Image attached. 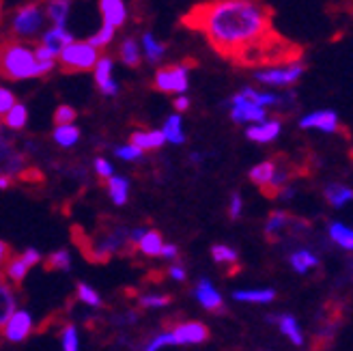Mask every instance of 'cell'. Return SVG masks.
<instances>
[{"mask_svg":"<svg viewBox=\"0 0 353 351\" xmlns=\"http://www.w3.org/2000/svg\"><path fill=\"white\" fill-rule=\"evenodd\" d=\"M0 15H3V0H0Z\"/></svg>","mask_w":353,"mask_h":351,"instance_id":"55","label":"cell"},{"mask_svg":"<svg viewBox=\"0 0 353 351\" xmlns=\"http://www.w3.org/2000/svg\"><path fill=\"white\" fill-rule=\"evenodd\" d=\"M164 138L172 145H183L185 142V134H183V123L179 115H170L164 123V130H162Z\"/></svg>","mask_w":353,"mask_h":351,"instance_id":"30","label":"cell"},{"mask_svg":"<svg viewBox=\"0 0 353 351\" xmlns=\"http://www.w3.org/2000/svg\"><path fill=\"white\" fill-rule=\"evenodd\" d=\"M54 142L60 147H73L80 140V130L76 125H58L54 130Z\"/></svg>","mask_w":353,"mask_h":351,"instance_id":"34","label":"cell"},{"mask_svg":"<svg viewBox=\"0 0 353 351\" xmlns=\"http://www.w3.org/2000/svg\"><path fill=\"white\" fill-rule=\"evenodd\" d=\"M168 276H170L172 280H176V282H183V280L187 278V274H185V267H183L181 263H174V265H170V267H168Z\"/></svg>","mask_w":353,"mask_h":351,"instance_id":"47","label":"cell"},{"mask_svg":"<svg viewBox=\"0 0 353 351\" xmlns=\"http://www.w3.org/2000/svg\"><path fill=\"white\" fill-rule=\"evenodd\" d=\"M11 259V246L7 242H0V265H7Z\"/></svg>","mask_w":353,"mask_h":351,"instance_id":"51","label":"cell"},{"mask_svg":"<svg viewBox=\"0 0 353 351\" xmlns=\"http://www.w3.org/2000/svg\"><path fill=\"white\" fill-rule=\"evenodd\" d=\"M18 310V297H15V291L7 284V280L0 282V328H3L11 315Z\"/></svg>","mask_w":353,"mask_h":351,"instance_id":"25","label":"cell"},{"mask_svg":"<svg viewBox=\"0 0 353 351\" xmlns=\"http://www.w3.org/2000/svg\"><path fill=\"white\" fill-rule=\"evenodd\" d=\"M43 26V15L41 9L33 3L22 7L13 18V35L18 37H33L37 30H41Z\"/></svg>","mask_w":353,"mask_h":351,"instance_id":"8","label":"cell"},{"mask_svg":"<svg viewBox=\"0 0 353 351\" xmlns=\"http://www.w3.org/2000/svg\"><path fill=\"white\" fill-rule=\"evenodd\" d=\"M76 295H78V299L82 302V304H87V306H93V308L102 306V297H100V293L95 291L93 286H89L87 282H78Z\"/></svg>","mask_w":353,"mask_h":351,"instance_id":"37","label":"cell"},{"mask_svg":"<svg viewBox=\"0 0 353 351\" xmlns=\"http://www.w3.org/2000/svg\"><path fill=\"white\" fill-rule=\"evenodd\" d=\"M194 297L198 304L207 310V313H224V299H222V293L214 286V282L209 278H201L194 286Z\"/></svg>","mask_w":353,"mask_h":351,"instance_id":"14","label":"cell"},{"mask_svg":"<svg viewBox=\"0 0 353 351\" xmlns=\"http://www.w3.org/2000/svg\"><path fill=\"white\" fill-rule=\"evenodd\" d=\"M93 69H95V82H98V87L104 95L112 98V95L119 93V84L112 80V58L110 56H102Z\"/></svg>","mask_w":353,"mask_h":351,"instance_id":"18","label":"cell"},{"mask_svg":"<svg viewBox=\"0 0 353 351\" xmlns=\"http://www.w3.org/2000/svg\"><path fill=\"white\" fill-rule=\"evenodd\" d=\"M267 324H274L282 337L288 339V343L295 347H304L306 343V337H304V330L299 326V321L295 319V315L291 313H280V315H267Z\"/></svg>","mask_w":353,"mask_h":351,"instance_id":"13","label":"cell"},{"mask_svg":"<svg viewBox=\"0 0 353 351\" xmlns=\"http://www.w3.org/2000/svg\"><path fill=\"white\" fill-rule=\"evenodd\" d=\"M117 157L125 159V162H134V159H140L142 157V151L134 145H123V147H117L115 149Z\"/></svg>","mask_w":353,"mask_h":351,"instance_id":"44","label":"cell"},{"mask_svg":"<svg viewBox=\"0 0 353 351\" xmlns=\"http://www.w3.org/2000/svg\"><path fill=\"white\" fill-rule=\"evenodd\" d=\"M95 172L100 174V179L108 181L112 174H115V168H112V164L108 162L106 157H98V159H95Z\"/></svg>","mask_w":353,"mask_h":351,"instance_id":"46","label":"cell"},{"mask_svg":"<svg viewBox=\"0 0 353 351\" xmlns=\"http://www.w3.org/2000/svg\"><path fill=\"white\" fill-rule=\"evenodd\" d=\"M242 214H244V199L239 192H233L231 201H229V216H231V220H237Z\"/></svg>","mask_w":353,"mask_h":351,"instance_id":"45","label":"cell"},{"mask_svg":"<svg viewBox=\"0 0 353 351\" xmlns=\"http://www.w3.org/2000/svg\"><path fill=\"white\" fill-rule=\"evenodd\" d=\"M187 108H190V100L183 98V95H181V98H176V100H174V110H176V113H185Z\"/></svg>","mask_w":353,"mask_h":351,"instance_id":"52","label":"cell"},{"mask_svg":"<svg viewBox=\"0 0 353 351\" xmlns=\"http://www.w3.org/2000/svg\"><path fill=\"white\" fill-rule=\"evenodd\" d=\"M181 24L198 30L214 50L237 65H284L297 58V47L274 28L263 0H207L192 7Z\"/></svg>","mask_w":353,"mask_h":351,"instance_id":"1","label":"cell"},{"mask_svg":"<svg viewBox=\"0 0 353 351\" xmlns=\"http://www.w3.org/2000/svg\"><path fill=\"white\" fill-rule=\"evenodd\" d=\"M13 181L15 179H11V177H0V190H9L13 185Z\"/></svg>","mask_w":353,"mask_h":351,"instance_id":"53","label":"cell"},{"mask_svg":"<svg viewBox=\"0 0 353 351\" xmlns=\"http://www.w3.org/2000/svg\"><path fill=\"white\" fill-rule=\"evenodd\" d=\"M235 302H244V304H271L276 299L274 289H239L233 293Z\"/></svg>","mask_w":353,"mask_h":351,"instance_id":"26","label":"cell"},{"mask_svg":"<svg viewBox=\"0 0 353 351\" xmlns=\"http://www.w3.org/2000/svg\"><path fill=\"white\" fill-rule=\"evenodd\" d=\"M43 267L47 269V272H67V269L71 267V254L69 250H56L52 252L50 257H47L43 261Z\"/></svg>","mask_w":353,"mask_h":351,"instance_id":"32","label":"cell"},{"mask_svg":"<svg viewBox=\"0 0 353 351\" xmlns=\"http://www.w3.org/2000/svg\"><path fill=\"white\" fill-rule=\"evenodd\" d=\"M76 117H78V113L71 108V106H58L56 108V113H54V123L56 125H73V121H76Z\"/></svg>","mask_w":353,"mask_h":351,"instance_id":"41","label":"cell"},{"mask_svg":"<svg viewBox=\"0 0 353 351\" xmlns=\"http://www.w3.org/2000/svg\"><path fill=\"white\" fill-rule=\"evenodd\" d=\"M112 39H115V26H110V24H104L98 33H95L89 43L95 47V50H102V47H106Z\"/></svg>","mask_w":353,"mask_h":351,"instance_id":"38","label":"cell"},{"mask_svg":"<svg viewBox=\"0 0 353 351\" xmlns=\"http://www.w3.org/2000/svg\"><path fill=\"white\" fill-rule=\"evenodd\" d=\"M293 196H295V188L291 183H286L282 190H278V194L274 199H278V201H291Z\"/></svg>","mask_w":353,"mask_h":351,"instance_id":"50","label":"cell"},{"mask_svg":"<svg viewBox=\"0 0 353 351\" xmlns=\"http://www.w3.org/2000/svg\"><path fill=\"white\" fill-rule=\"evenodd\" d=\"M293 216L284 212V210H276L271 212L267 222H265V237L269 242H276V239L284 237L286 233H291V227H293Z\"/></svg>","mask_w":353,"mask_h":351,"instance_id":"17","label":"cell"},{"mask_svg":"<svg viewBox=\"0 0 353 351\" xmlns=\"http://www.w3.org/2000/svg\"><path fill=\"white\" fill-rule=\"evenodd\" d=\"M170 334L174 339V345H201L209 339V328L201 321H185L176 324Z\"/></svg>","mask_w":353,"mask_h":351,"instance_id":"12","label":"cell"},{"mask_svg":"<svg viewBox=\"0 0 353 351\" xmlns=\"http://www.w3.org/2000/svg\"><path fill=\"white\" fill-rule=\"evenodd\" d=\"M231 119L235 123H261L267 119V110L259 104L250 102L244 93H237L231 98Z\"/></svg>","mask_w":353,"mask_h":351,"instance_id":"7","label":"cell"},{"mask_svg":"<svg viewBox=\"0 0 353 351\" xmlns=\"http://www.w3.org/2000/svg\"><path fill=\"white\" fill-rule=\"evenodd\" d=\"M15 104H18V102H15V95L11 91L0 87V119H3Z\"/></svg>","mask_w":353,"mask_h":351,"instance_id":"43","label":"cell"},{"mask_svg":"<svg viewBox=\"0 0 353 351\" xmlns=\"http://www.w3.org/2000/svg\"><path fill=\"white\" fill-rule=\"evenodd\" d=\"M276 168H278L276 159H265V162H261V164H256V166L250 168L248 177H250V181L254 185H259L263 192H265V190L269 188V183H271V179H274Z\"/></svg>","mask_w":353,"mask_h":351,"instance_id":"24","label":"cell"},{"mask_svg":"<svg viewBox=\"0 0 353 351\" xmlns=\"http://www.w3.org/2000/svg\"><path fill=\"white\" fill-rule=\"evenodd\" d=\"M0 76L11 82L37 78V60L33 50L20 41H5L0 45Z\"/></svg>","mask_w":353,"mask_h":351,"instance_id":"2","label":"cell"},{"mask_svg":"<svg viewBox=\"0 0 353 351\" xmlns=\"http://www.w3.org/2000/svg\"><path fill=\"white\" fill-rule=\"evenodd\" d=\"M130 140H132L130 145L138 147L142 153H144V151H157V149H162V147H164V142H166V138H164L162 130H151V132H134Z\"/></svg>","mask_w":353,"mask_h":351,"instance_id":"22","label":"cell"},{"mask_svg":"<svg viewBox=\"0 0 353 351\" xmlns=\"http://www.w3.org/2000/svg\"><path fill=\"white\" fill-rule=\"evenodd\" d=\"M162 246H164V239H162V233L159 231H147L144 237L140 239L138 244V250L144 254V257H159V252H162Z\"/></svg>","mask_w":353,"mask_h":351,"instance_id":"28","label":"cell"},{"mask_svg":"<svg viewBox=\"0 0 353 351\" xmlns=\"http://www.w3.org/2000/svg\"><path fill=\"white\" fill-rule=\"evenodd\" d=\"M288 265H291V269L295 274L306 276V274L315 272V269H319L321 259H319V254L315 250L301 246V248H295L291 254H288Z\"/></svg>","mask_w":353,"mask_h":351,"instance_id":"15","label":"cell"},{"mask_svg":"<svg viewBox=\"0 0 353 351\" xmlns=\"http://www.w3.org/2000/svg\"><path fill=\"white\" fill-rule=\"evenodd\" d=\"M159 257L166 259V261H172L179 257V248H176L174 244H164L162 246V252H159Z\"/></svg>","mask_w":353,"mask_h":351,"instance_id":"49","label":"cell"},{"mask_svg":"<svg viewBox=\"0 0 353 351\" xmlns=\"http://www.w3.org/2000/svg\"><path fill=\"white\" fill-rule=\"evenodd\" d=\"M334 334H336V324H328V326H323V328H319V330H317V339L330 343V341L334 339Z\"/></svg>","mask_w":353,"mask_h":351,"instance_id":"48","label":"cell"},{"mask_svg":"<svg viewBox=\"0 0 353 351\" xmlns=\"http://www.w3.org/2000/svg\"><path fill=\"white\" fill-rule=\"evenodd\" d=\"M172 302L170 295H159V293H149V295H140L138 304L140 308H162V306H168Z\"/></svg>","mask_w":353,"mask_h":351,"instance_id":"40","label":"cell"},{"mask_svg":"<svg viewBox=\"0 0 353 351\" xmlns=\"http://www.w3.org/2000/svg\"><path fill=\"white\" fill-rule=\"evenodd\" d=\"M33 332V317L28 310H15L9 321L3 326V337L9 343H22Z\"/></svg>","mask_w":353,"mask_h":351,"instance_id":"11","label":"cell"},{"mask_svg":"<svg viewBox=\"0 0 353 351\" xmlns=\"http://www.w3.org/2000/svg\"><path fill=\"white\" fill-rule=\"evenodd\" d=\"M142 50H144V56H147V60L151 63V65H155V63L164 56L166 45L157 43V41L153 39V35H151V33H147V35L142 37Z\"/></svg>","mask_w":353,"mask_h":351,"instance_id":"35","label":"cell"},{"mask_svg":"<svg viewBox=\"0 0 353 351\" xmlns=\"http://www.w3.org/2000/svg\"><path fill=\"white\" fill-rule=\"evenodd\" d=\"M301 130H317L323 134H336L341 127V119L334 110H312L299 119Z\"/></svg>","mask_w":353,"mask_h":351,"instance_id":"10","label":"cell"},{"mask_svg":"<svg viewBox=\"0 0 353 351\" xmlns=\"http://www.w3.org/2000/svg\"><path fill=\"white\" fill-rule=\"evenodd\" d=\"M39 261H41L39 250L28 248V250H24L22 254H18V257H11V259L7 261V265H5V276H7L11 282L20 284V282L26 278L28 269H30V267H35Z\"/></svg>","mask_w":353,"mask_h":351,"instance_id":"9","label":"cell"},{"mask_svg":"<svg viewBox=\"0 0 353 351\" xmlns=\"http://www.w3.org/2000/svg\"><path fill=\"white\" fill-rule=\"evenodd\" d=\"M62 339V349L65 351H80V339H78V328L73 324H67L60 332Z\"/></svg>","mask_w":353,"mask_h":351,"instance_id":"39","label":"cell"},{"mask_svg":"<svg viewBox=\"0 0 353 351\" xmlns=\"http://www.w3.org/2000/svg\"><path fill=\"white\" fill-rule=\"evenodd\" d=\"M301 73H304L301 63L291 60V63H284V65H274L269 69L256 71L254 78L259 80L261 84H267V87H293L301 78Z\"/></svg>","mask_w":353,"mask_h":351,"instance_id":"5","label":"cell"},{"mask_svg":"<svg viewBox=\"0 0 353 351\" xmlns=\"http://www.w3.org/2000/svg\"><path fill=\"white\" fill-rule=\"evenodd\" d=\"M121 60L127 67H138L140 65V47L136 39H125L121 45Z\"/></svg>","mask_w":353,"mask_h":351,"instance_id":"36","label":"cell"},{"mask_svg":"<svg viewBox=\"0 0 353 351\" xmlns=\"http://www.w3.org/2000/svg\"><path fill=\"white\" fill-rule=\"evenodd\" d=\"M69 7H71L69 0H50V5H47V18L54 22V26H65Z\"/></svg>","mask_w":353,"mask_h":351,"instance_id":"33","label":"cell"},{"mask_svg":"<svg viewBox=\"0 0 353 351\" xmlns=\"http://www.w3.org/2000/svg\"><path fill=\"white\" fill-rule=\"evenodd\" d=\"M190 159H192V162H194V164H198V162H201V153H192V157H190Z\"/></svg>","mask_w":353,"mask_h":351,"instance_id":"54","label":"cell"},{"mask_svg":"<svg viewBox=\"0 0 353 351\" xmlns=\"http://www.w3.org/2000/svg\"><path fill=\"white\" fill-rule=\"evenodd\" d=\"M47 50H50L54 56H58L69 43H73V35L69 33V30L65 26H54L52 30H47V33L43 35V41H41Z\"/></svg>","mask_w":353,"mask_h":351,"instance_id":"21","label":"cell"},{"mask_svg":"<svg viewBox=\"0 0 353 351\" xmlns=\"http://www.w3.org/2000/svg\"><path fill=\"white\" fill-rule=\"evenodd\" d=\"M190 60L179 63V65H166L159 67L155 73V89L162 93H183L187 89V67Z\"/></svg>","mask_w":353,"mask_h":351,"instance_id":"6","label":"cell"},{"mask_svg":"<svg viewBox=\"0 0 353 351\" xmlns=\"http://www.w3.org/2000/svg\"><path fill=\"white\" fill-rule=\"evenodd\" d=\"M282 132V123L278 119H265L261 123H254L246 130L248 140L259 142V145H267V142H274Z\"/></svg>","mask_w":353,"mask_h":351,"instance_id":"16","label":"cell"},{"mask_svg":"<svg viewBox=\"0 0 353 351\" xmlns=\"http://www.w3.org/2000/svg\"><path fill=\"white\" fill-rule=\"evenodd\" d=\"M0 345H3V334H0Z\"/></svg>","mask_w":353,"mask_h":351,"instance_id":"56","label":"cell"},{"mask_svg":"<svg viewBox=\"0 0 353 351\" xmlns=\"http://www.w3.org/2000/svg\"><path fill=\"white\" fill-rule=\"evenodd\" d=\"M106 188H108V196L112 199L115 205L127 203V196H130V179L127 177H117V174H112Z\"/></svg>","mask_w":353,"mask_h":351,"instance_id":"27","label":"cell"},{"mask_svg":"<svg viewBox=\"0 0 353 351\" xmlns=\"http://www.w3.org/2000/svg\"><path fill=\"white\" fill-rule=\"evenodd\" d=\"M58 60H60V69L65 73L89 71L98 65L100 50H95L89 41H73L58 54Z\"/></svg>","mask_w":353,"mask_h":351,"instance_id":"3","label":"cell"},{"mask_svg":"<svg viewBox=\"0 0 353 351\" xmlns=\"http://www.w3.org/2000/svg\"><path fill=\"white\" fill-rule=\"evenodd\" d=\"M166 345H174V339H172L170 330H168V332H159L157 337H153V339L147 343V347H144L142 351H159V349L166 347Z\"/></svg>","mask_w":353,"mask_h":351,"instance_id":"42","label":"cell"},{"mask_svg":"<svg viewBox=\"0 0 353 351\" xmlns=\"http://www.w3.org/2000/svg\"><path fill=\"white\" fill-rule=\"evenodd\" d=\"M212 259L218 263V265H227V267H237V261H239V254L233 246H227V244H214L212 246Z\"/></svg>","mask_w":353,"mask_h":351,"instance_id":"31","label":"cell"},{"mask_svg":"<svg viewBox=\"0 0 353 351\" xmlns=\"http://www.w3.org/2000/svg\"><path fill=\"white\" fill-rule=\"evenodd\" d=\"M323 199L332 210H345L349 203H353V188L332 181L323 188Z\"/></svg>","mask_w":353,"mask_h":351,"instance_id":"19","label":"cell"},{"mask_svg":"<svg viewBox=\"0 0 353 351\" xmlns=\"http://www.w3.org/2000/svg\"><path fill=\"white\" fill-rule=\"evenodd\" d=\"M3 123H5V127H9V130H13V132L24 130L26 123H28V110H26V106L24 104H15L9 110V113L3 117Z\"/></svg>","mask_w":353,"mask_h":351,"instance_id":"29","label":"cell"},{"mask_svg":"<svg viewBox=\"0 0 353 351\" xmlns=\"http://www.w3.org/2000/svg\"><path fill=\"white\" fill-rule=\"evenodd\" d=\"M28 168L24 153L18 151L7 132L0 130V177L20 179L22 172Z\"/></svg>","mask_w":353,"mask_h":351,"instance_id":"4","label":"cell"},{"mask_svg":"<svg viewBox=\"0 0 353 351\" xmlns=\"http://www.w3.org/2000/svg\"><path fill=\"white\" fill-rule=\"evenodd\" d=\"M328 237L334 246H339L345 252L353 254V227L345 225L341 220H334L328 225Z\"/></svg>","mask_w":353,"mask_h":351,"instance_id":"20","label":"cell"},{"mask_svg":"<svg viewBox=\"0 0 353 351\" xmlns=\"http://www.w3.org/2000/svg\"><path fill=\"white\" fill-rule=\"evenodd\" d=\"M100 11H102L104 24H110V26H115V28L123 26V22L127 18L123 0H100Z\"/></svg>","mask_w":353,"mask_h":351,"instance_id":"23","label":"cell"}]
</instances>
